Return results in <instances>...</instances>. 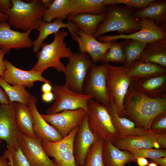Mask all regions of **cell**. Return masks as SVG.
Returning a JSON list of instances; mask_svg holds the SVG:
<instances>
[{"label": "cell", "instance_id": "1", "mask_svg": "<svg viewBox=\"0 0 166 166\" xmlns=\"http://www.w3.org/2000/svg\"><path fill=\"white\" fill-rule=\"evenodd\" d=\"M123 107L124 117L133 121L136 127L149 130L153 120L166 112V97H150L136 92L129 86Z\"/></svg>", "mask_w": 166, "mask_h": 166}, {"label": "cell", "instance_id": "2", "mask_svg": "<svg viewBox=\"0 0 166 166\" xmlns=\"http://www.w3.org/2000/svg\"><path fill=\"white\" fill-rule=\"evenodd\" d=\"M107 7L106 17L98 26L94 38L109 32L129 34L140 30L139 19L133 15L136 9L121 4L109 5Z\"/></svg>", "mask_w": 166, "mask_h": 166}, {"label": "cell", "instance_id": "3", "mask_svg": "<svg viewBox=\"0 0 166 166\" xmlns=\"http://www.w3.org/2000/svg\"><path fill=\"white\" fill-rule=\"evenodd\" d=\"M67 35V31L60 30L54 34L53 40L52 42H43L41 50L37 52V61L31 69L42 74L46 69L52 67L58 72L64 73L65 66L60 59L66 58L68 59L73 53L64 42L65 38Z\"/></svg>", "mask_w": 166, "mask_h": 166}, {"label": "cell", "instance_id": "4", "mask_svg": "<svg viewBox=\"0 0 166 166\" xmlns=\"http://www.w3.org/2000/svg\"><path fill=\"white\" fill-rule=\"evenodd\" d=\"M12 8L6 13L8 23L17 30L24 32L38 30L47 9L42 0H32L26 2L20 0H11Z\"/></svg>", "mask_w": 166, "mask_h": 166}, {"label": "cell", "instance_id": "5", "mask_svg": "<svg viewBox=\"0 0 166 166\" xmlns=\"http://www.w3.org/2000/svg\"><path fill=\"white\" fill-rule=\"evenodd\" d=\"M107 93L110 105L119 116L124 117L123 102L131 83L126 69L123 66L104 64Z\"/></svg>", "mask_w": 166, "mask_h": 166}, {"label": "cell", "instance_id": "6", "mask_svg": "<svg viewBox=\"0 0 166 166\" xmlns=\"http://www.w3.org/2000/svg\"><path fill=\"white\" fill-rule=\"evenodd\" d=\"M87 114L92 132L113 144L118 136L107 107L91 99L88 103Z\"/></svg>", "mask_w": 166, "mask_h": 166}, {"label": "cell", "instance_id": "7", "mask_svg": "<svg viewBox=\"0 0 166 166\" xmlns=\"http://www.w3.org/2000/svg\"><path fill=\"white\" fill-rule=\"evenodd\" d=\"M68 59L64 73V85L73 92L83 94L85 80L95 64L88 53L80 51L72 53Z\"/></svg>", "mask_w": 166, "mask_h": 166}, {"label": "cell", "instance_id": "8", "mask_svg": "<svg viewBox=\"0 0 166 166\" xmlns=\"http://www.w3.org/2000/svg\"><path fill=\"white\" fill-rule=\"evenodd\" d=\"M52 91L54 95V101L46 110V114H52L62 111L84 109L87 111L89 101L91 96L73 92L64 85L56 84L52 85Z\"/></svg>", "mask_w": 166, "mask_h": 166}, {"label": "cell", "instance_id": "9", "mask_svg": "<svg viewBox=\"0 0 166 166\" xmlns=\"http://www.w3.org/2000/svg\"><path fill=\"white\" fill-rule=\"evenodd\" d=\"M79 125L60 140L54 142H41L46 154L53 158L52 161L55 166H77L74 156L73 142Z\"/></svg>", "mask_w": 166, "mask_h": 166}, {"label": "cell", "instance_id": "10", "mask_svg": "<svg viewBox=\"0 0 166 166\" xmlns=\"http://www.w3.org/2000/svg\"><path fill=\"white\" fill-rule=\"evenodd\" d=\"M13 102L0 105V140L7 144L5 152L12 153L20 148L18 131L15 121V114L17 104Z\"/></svg>", "mask_w": 166, "mask_h": 166}, {"label": "cell", "instance_id": "11", "mask_svg": "<svg viewBox=\"0 0 166 166\" xmlns=\"http://www.w3.org/2000/svg\"><path fill=\"white\" fill-rule=\"evenodd\" d=\"M140 30L134 33L121 34L113 35H101L97 38L102 42H112L119 39H131L148 43L157 40L166 38V32L156 24L153 20L142 18L139 19Z\"/></svg>", "mask_w": 166, "mask_h": 166}, {"label": "cell", "instance_id": "12", "mask_svg": "<svg viewBox=\"0 0 166 166\" xmlns=\"http://www.w3.org/2000/svg\"><path fill=\"white\" fill-rule=\"evenodd\" d=\"M82 93L91 96L96 101L106 107L110 106L104 64L93 65L85 83Z\"/></svg>", "mask_w": 166, "mask_h": 166}, {"label": "cell", "instance_id": "13", "mask_svg": "<svg viewBox=\"0 0 166 166\" xmlns=\"http://www.w3.org/2000/svg\"><path fill=\"white\" fill-rule=\"evenodd\" d=\"M87 113L86 110L80 108L64 110L54 114H42L41 115L47 122L58 131L63 138L80 124Z\"/></svg>", "mask_w": 166, "mask_h": 166}, {"label": "cell", "instance_id": "14", "mask_svg": "<svg viewBox=\"0 0 166 166\" xmlns=\"http://www.w3.org/2000/svg\"><path fill=\"white\" fill-rule=\"evenodd\" d=\"M18 141L22 151L30 166H55L41 145V141L20 132Z\"/></svg>", "mask_w": 166, "mask_h": 166}, {"label": "cell", "instance_id": "15", "mask_svg": "<svg viewBox=\"0 0 166 166\" xmlns=\"http://www.w3.org/2000/svg\"><path fill=\"white\" fill-rule=\"evenodd\" d=\"M7 22L0 23V49L9 53L11 49L29 48L33 45L30 37L32 30L25 32L13 30Z\"/></svg>", "mask_w": 166, "mask_h": 166}, {"label": "cell", "instance_id": "16", "mask_svg": "<svg viewBox=\"0 0 166 166\" xmlns=\"http://www.w3.org/2000/svg\"><path fill=\"white\" fill-rule=\"evenodd\" d=\"M99 138L90 129L86 113L79 125L73 142L74 156L77 166H84L85 158L89 149Z\"/></svg>", "mask_w": 166, "mask_h": 166}, {"label": "cell", "instance_id": "17", "mask_svg": "<svg viewBox=\"0 0 166 166\" xmlns=\"http://www.w3.org/2000/svg\"><path fill=\"white\" fill-rule=\"evenodd\" d=\"M6 69L2 77L6 81L12 85H19L25 88H31L37 81L51 84L50 81L42 76L40 72L32 70L26 71L15 66L7 59L4 60Z\"/></svg>", "mask_w": 166, "mask_h": 166}, {"label": "cell", "instance_id": "18", "mask_svg": "<svg viewBox=\"0 0 166 166\" xmlns=\"http://www.w3.org/2000/svg\"><path fill=\"white\" fill-rule=\"evenodd\" d=\"M37 99L31 95L28 104L34 120L33 130L37 139L42 142H54L60 140L63 137L53 126L48 124L38 111L36 103Z\"/></svg>", "mask_w": 166, "mask_h": 166}, {"label": "cell", "instance_id": "19", "mask_svg": "<svg viewBox=\"0 0 166 166\" xmlns=\"http://www.w3.org/2000/svg\"><path fill=\"white\" fill-rule=\"evenodd\" d=\"M66 23L61 19L54 20L52 22H47L43 20L40 22L38 30L39 34L37 39L33 42V51L37 52L40 50L44 41L49 35L60 31L63 28H67L72 39L76 41L79 28L74 23L68 19Z\"/></svg>", "mask_w": 166, "mask_h": 166}, {"label": "cell", "instance_id": "20", "mask_svg": "<svg viewBox=\"0 0 166 166\" xmlns=\"http://www.w3.org/2000/svg\"><path fill=\"white\" fill-rule=\"evenodd\" d=\"M135 91L151 98L166 97V73L131 81Z\"/></svg>", "mask_w": 166, "mask_h": 166}, {"label": "cell", "instance_id": "21", "mask_svg": "<svg viewBox=\"0 0 166 166\" xmlns=\"http://www.w3.org/2000/svg\"><path fill=\"white\" fill-rule=\"evenodd\" d=\"M159 135L149 130L147 133L144 135L118 138L113 145L120 150L130 152L139 149L153 148L159 149L161 146L156 141Z\"/></svg>", "mask_w": 166, "mask_h": 166}, {"label": "cell", "instance_id": "22", "mask_svg": "<svg viewBox=\"0 0 166 166\" xmlns=\"http://www.w3.org/2000/svg\"><path fill=\"white\" fill-rule=\"evenodd\" d=\"M76 42L78 43L80 52L88 53L94 64L101 61L105 52L109 48L112 42H102L93 37L85 33L79 29Z\"/></svg>", "mask_w": 166, "mask_h": 166}, {"label": "cell", "instance_id": "23", "mask_svg": "<svg viewBox=\"0 0 166 166\" xmlns=\"http://www.w3.org/2000/svg\"><path fill=\"white\" fill-rule=\"evenodd\" d=\"M133 15L135 18H148L154 20L157 26L166 32V1L153 0L146 7L136 9Z\"/></svg>", "mask_w": 166, "mask_h": 166}, {"label": "cell", "instance_id": "24", "mask_svg": "<svg viewBox=\"0 0 166 166\" xmlns=\"http://www.w3.org/2000/svg\"><path fill=\"white\" fill-rule=\"evenodd\" d=\"M102 157L105 166H125L136 158L130 152L118 148L111 142L104 141Z\"/></svg>", "mask_w": 166, "mask_h": 166}, {"label": "cell", "instance_id": "25", "mask_svg": "<svg viewBox=\"0 0 166 166\" xmlns=\"http://www.w3.org/2000/svg\"><path fill=\"white\" fill-rule=\"evenodd\" d=\"M137 61L152 63L166 68V38L147 43Z\"/></svg>", "mask_w": 166, "mask_h": 166}, {"label": "cell", "instance_id": "26", "mask_svg": "<svg viewBox=\"0 0 166 166\" xmlns=\"http://www.w3.org/2000/svg\"><path fill=\"white\" fill-rule=\"evenodd\" d=\"M107 108L117 131L118 138L144 135L147 133L149 130L136 127L133 121L125 117H121L110 105Z\"/></svg>", "mask_w": 166, "mask_h": 166}, {"label": "cell", "instance_id": "27", "mask_svg": "<svg viewBox=\"0 0 166 166\" xmlns=\"http://www.w3.org/2000/svg\"><path fill=\"white\" fill-rule=\"evenodd\" d=\"M131 81L166 73V68L149 62L137 60L126 68Z\"/></svg>", "mask_w": 166, "mask_h": 166}, {"label": "cell", "instance_id": "28", "mask_svg": "<svg viewBox=\"0 0 166 166\" xmlns=\"http://www.w3.org/2000/svg\"><path fill=\"white\" fill-rule=\"evenodd\" d=\"M107 12L98 14L82 13L67 18L85 33L93 37L99 25L105 18Z\"/></svg>", "mask_w": 166, "mask_h": 166}, {"label": "cell", "instance_id": "29", "mask_svg": "<svg viewBox=\"0 0 166 166\" xmlns=\"http://www.w3.org/2000/svg\"><path fill=\"white\" fill-rule=\"evenodd\" d=\"M15 119L16 126L20 132L31 137L37 139L33 130V117L27 105L17 102Z\"/></svg>", "mask_w": 166, "mask_h": 166}, {"label": "cell", "instance_id": "30", "mask_svg": "<svg viewBox=\"0 0 166 166\" xmlns=\"http://www.w3.org/2000/svg\"><path fill=\"white\" fill-rule=\"evenodd\" d=\"M104 0H70V12L69 15L74 16L82 13L98 14L106 13L107 6Z\"/></svg>", "mask_w": 166, "mask_h": 166}, {"label": "cell", "instance_id": "31", "mask_svg": "<svg viewBox=\"0 0 166 166\" xmlns=\"http://www.w3.org/2000/svg\"><path fill=\"white\" fill-rule=\"evenodd\" d=\"M123 40L121 42L125 56L122 66L126 68L140 59L147 43L131 39Z\"/></svg>", "mask_w": 166, "mask_h": 166}, {"label": "cell", "instance_id": "32", "mask_svg": "<svg viewBox=\"0 0 166 166\" xmlns=\"http://www.w3.org/2000/svg\"><path fill=\"white\" fill-rule=\"evenodd\" d=\"M70 12V0H55L46 9L42 20L47 22L56 19L63 20Z\"/></svg>", "mask_w": 166, "mask_h": 166}, {"label": "cell", "instance_id": "33", "mask_svg": "<svg viewBox=\"0 0 166 166\" xmlns=\"http://www.w3.org/2000/svg\"><path fill=\"white\" fill-rule=\"evenodd\" d=\"M0 87L7 94L10 103L17 102L28 105L32 95L23 86L10 85L0 76Z\"/></svg>", "mask_w": 166, "mask_h": 166}, {"label": "cell", "instance_id": "34", "mask_svg": "<svg viewBox=\"0 0 166 166\" xmlns=\"http://www.w3.org/2000/svg\"><path fill=\"white\" fill-rule=\"evenodd\" d=\"M104 141L99 138L91 145L85 156L84 166H105L102 157Z\"/></svg>", "mask_w": 166, "mask_h": 166}, {"label": "cell", "instance_id": "35", "mask_svg": "<svg viewBox=\"0 0 166 166\" xmlns=\"http://www.w3.org/2000/svg\"><path fill=\"white\" fill-rule=\"evenodd\" d=\"M124 59L121 43L115 41L112 42L111 45L105 53L100 62L102 64L111 62L124 64Z\"/></svg>", "mask_w": 166, "mask_h": 166}, {"label": "cell", "instance_id": "36", "mask_svg": "<svg viewBox=\"0 0 166 166\" xmlns=\"http://www.w3.org/2000/svg\"><path fill=\"white\" fill-rule=\"evenodd\" d=\"M153 0H104L106 6L121 4L136 9H142L147 7Z\"/></svg>", "mask_w": 166, "mask_h": 166}, {"label": "cell", "instance_id": "37", "mask_svg": "<svg viewBox=\"0 0 166 166\" xmlns=\"http://www.w3.org/2000/svg\"><path fill=\"white\" fill-rule=\"evenodd\" d=\"M130 152L136 158L138 157H143L150 159H156L166 156V150L165 149L145 148L138 149Z\"/></svg>", "mask_w": 166, "mask_h": 166}, {"label": "cell", "instance_id": "38", "mask_svg": "<svg viewBox=\"0 0 166 166\" xmlns=\"http://www.w3.org/2000/svg\"><path fill=\"white\" fill-rule=\"evenodd\" d=\"M149 130L157 134H166V112L159 114L153 120Z\"/></svg>", "mask_w": 166, "mask_h": 166}, {"label": "cell", "instance_id": "39", "mask_svg": "<svg viewBox=\"0 0 166 166\" xmlns=\"http://www.w3.org/2000/svg\"><path fill=\"white\" fill-rule=\"evenodd\" d=\"M12 153L13 166H30L20 147Z\"/></svg>", "mask_w": 166, "mask_h": 166}, {"label": "cell", "instance_id": "40", "mask_svg": "<svg viewBox=\"0 0 166 166\" xmlns=\"http://www.w3.org/2000/svg\"><path fill=\"white\" fill-rule=\"evenodd\" d=\"M12 6L11 0H0V13L6 14Z\"/></svg>", "mask_w": 166, "mask_h": 166}, {"label": "cell", "instance_id": "41", "mask_svg": "<svg viewBox=\"0 0 166 166\" xmlns=\"http://www.w3.org/2000/svg\"><path fill=\"white\" fill-rule=\"evenodd\" d=\"M6 54L3 50L0 49V76L2 77L3 73L6 69V66L3 59L4 57Z\"/></svg>", "mask_w": 166, "mask_h": 166}, {"label": "cell", "instance_id": "42", "mask_svg": "<svg viewBox=\"0 0 166 166\" xmlns=\"http://www.w3.org/2000/svg\"><path fill=\"white\" fill-rule=\"evenodd\" d=\"M0 103L1 104L10 103L8 97L5 92L0 87Z\"/></svg>", "mask_w": 166, "mask_h": 166}, {"label": "cell", "instance_id": "43", "mask_svg": "<svg viewBox=\"0 0 166 166\" xmlns=\"http://www.w3.org/2000/svg\"><path fill=\"white\" fill-rule=\"evenodd\" d=\"M43 101L46 103H49L54 100V95L52 92L43 93L42 95Z\"/></svg>", "mask_w": 166, "mask_h": 166}, {"label": "cell", "instance_id": "44", "mask_svg": "<svg viewBox=\"0 0 166 166\" xmlns=\"http://www.w3.org/2000/svg\"><path fill=\"white\" fill-rule=\"evenodd\" d=\"M150 162L154 163L157 165L166 166V156L156 159H151Z\"/></svg>", "mask_w": 166, "mask_h": 166}, {"label": "cell", "instance_id": "45", "mask_svg": "<svg viewBox=\"0 0 166 166\" xmlns=\"http://www.w3.org/2000/svg\"><path fill=\"white\" fill-rule=\"evenodd\" d=\"M156 141L161 147L166 148V134L160 135L157 138Z\"/></svg>", "mask_w": 166, "mask_h": 166}, {"label": "cell", "instance_id": "46", "mask_svg": "<svg viewBox=\"0 0 166 166\" xmlns=\"http://www.w3.org/2000/svg\"><path fill=\"white\" fill-rule=\"evenodd\" d=\"M136 161L139 166H146L149 164V162L146 158L143 157H137Z\"/></svg>", "mask_w": 166, "mask_h": 166}, {"label": "cell", "instance_id": "47", "mask_svg": "<svg viewBox=\"0 0 166 166\" xmlns=\"http://www.w3.org/2000/svg\"><path fill=\"white\" fill-rule=\"evenodd\" d=\"M52 89V86L51 84L46 83H45L42 85L41 87L42 91L43 93L51 92Z\"/></svg>", "mask_w": 166, "mask_h": 166}, {"label": "cell", "instance_id": "48", "mask_svg": "<svg viewBox=\"0 0 166 166\" xmlns=\"http://www.w3.org/2000/svg\"><path fill=\"white\" fill-rule=\"evenodd\" d=\"M7 158L5 156H0V166H11L10 161L8 162Z\"/></svg>", "mask_w": 166, "mask_h": 166}, {"label": "cell", "instance_id": "49", "mask_svg": "<svg viewBox=\"0 0 166 166\" xmlns=\"http://www.w3.org/2000/svg\"><path fill=\"white\" fill-rule=\"evenodd\" d=\"M8 18L7 15L0 13V23L7 22Z\"/></svg>", "mask_w": 166, "mask_h": 166}, {"label": "cell", "instance_id": "50", "mask_svg": "<svg viewBox=\"0 0 166 166\" xmlns=\"http://www.w3.org/2000/svg\"><path fill=\"white\" fill-rule=\"evenodd\" d=\"M4 156L8 159L10 162V163L11 166H13V155L12 153H7L4 154Z\"/></svg>", "mask_w": 166, "mask_h": 166}, {"label": "cell", "instance_id": "51", "mask_svg": "<svg viewBox=\"0 0 166 166\" xmlns=\"http://www.w3.org/2000/svg\"><path fill=\"white\" fill-rule=\"evenodd\" d=\"M42 1L44 6L47 8L53 2L54 0H42Z\"/></svg>", "mask_w": 166, "mask_h": 166}, {"label": "cell", "instance_id": "52", "mask_svg": "<svg viewBox=\"0 0 166 166\" xmlns=\"http://www.w3.org/2000/svg\"><path fill=\"white\" fill-rule=\"evenodd\" d=\"M148 165V166H158V165H157L156 164L152 162H150V163H149Z\"/></svg>", "mask_w": 166, "mask_h": 166}, {"label": "cell", "instance_id": "53", "mask_svg": "<svg viewBox=\"0 0 166 166\" xmlns=\"http://www.w3.org/2000/svg\"><path fill=\"white\" fill-rule=\"evenodd\" d=\"M2 140H0V145L1 144V143H2Z\"/></svg>", "mask_w": 166, "mask_h": 166}]
</instances>
